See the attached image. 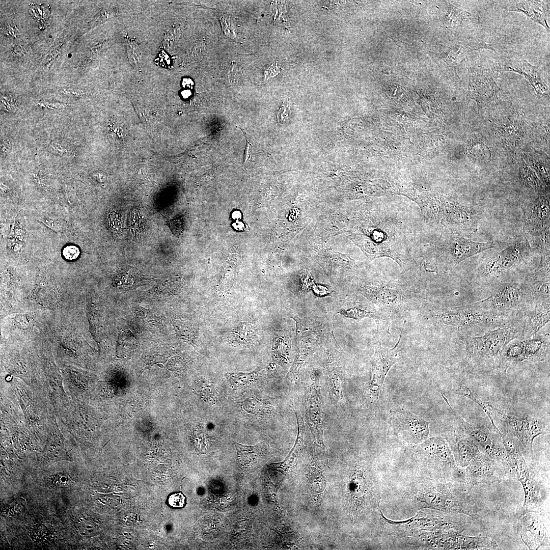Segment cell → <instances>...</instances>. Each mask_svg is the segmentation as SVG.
<instances>
[{
  "mask_svg": "<svg viewBox=\"0 0 550 550\" xmlns=\"http://www.w3.org/2000/svg\"><path fill=\"white\" fill-rule=\"evenodd\" d=\"M471 487L465 483L436 481L411 468L394 469L382 485L383 510L410 517L419 510L430 509L477 518L480 507Z\"/></svg>",
  "mask_w": 550,
  "mask_h": 550,
  "instance_id": "6da1fadb",
  "label": "cell"
},
{
  "mask_svg": "<svg viewBox=\"0 0 550 550\" xmlns=\"http://www.w3.org/2000/svg\"><path fill=\"white\" fill-rule=\"evenodd\" d=\"M410 466L422 475L442 482L465 483V468L458 466L451 449L443 436L428 438L423 442L409 446Z\"/></svg>",
  "mask_w": 550,
  "mask_h": 550,
  "instance_id": "7a4b0ae2",
  "label": "cell"
},
{
  "mask_svg": "<svg viewBox=\"0 0 550 550\" xmlns=\"http://www.w3.org/2000/svg\"><path fill=\"white\" fill-rule=\"evenodd\" d=\"M496 245L492 241H474L460 233L445 230L438 240L428 247L429 258L426 261L433 262L437 267L450 270L464 260Z\"/></svg>",
  "mask_w": 550,
  "mask_h": 550,
  "instance_id": "3957f363",
  "label": "cell"
},
{
  "mask_svg": "<svg viewBox=\"0 0 550 550\" xmlns=\"http://www.w3.org/2000/svg\"><path fill=\"white\" fill-rule=\"evenodd\" d=\"M519 333L517 328L507 325L498 327L482 336L470 337L465 341L466 356L478 367L499 366L502 364L504 350Z\"/></svg>",
  "mask_w": 550,
  "mask_h": 550,
  "instance_id": "277c9868",
  "label": "cell"
},
{
  "mask_svg": "<svg viewBox=\"0 0 550 550\" xmlns=\"http://www.w3.org/2000/svg\"><path fill=\"white\" fill-rule=\"evenodd\" d=\"M486 405L493 421L496 422V426L499 425L501 433L516 438L525 452L532 456L533 441L539 435L549 432V423L528 416L519 418L508 415L489 402H486Z\"/></svg>",
  "mask_w": 550,
  "mask_h": 550,
  "instance_id": "5b68a950",
  "label": "cell"
},
{
  "mask_svg": "<svg viewBox=\"0 0 550 550\" xmlns=\"http://www.w3.org/2000/svg\"><path fill=\"white\" fill-rule=\"evenodd\" d=\"M388 434L404 441L409 446L418 445L428 438L429 422L403 409L391 410Z\"/></svg>",
  "mask_w": 550,
  "mask_h": 550,
  "instance_id": "8992f818",
  "label": "cell"
},
{
  "mask_svg": "<svg viewBox=\"0 0 550 550\" xmlns=\"http://www.w3.org/2000/svg\"><path fill=\"white\" fill-rule=\"evenodd\" d=\"M445 325L459 328H472L505 324L507 315L478 309L467 306L446 309L438 315Z\"/></svg>",
  "mask_w": 550,
  "mask_h": 550,
  "instance_id": "52a82bcc",
  "label": "cell"
},
{
  "mask_svg": "<svg viewBox=\"0 0 550 550\" xmlns=\"http://www.w3.org/2000/svg\"><path fill=\"white\" fill-rule=\"evenodd\" d=\"M527 297H530L524 284L505 283L498 286L488 297L468 305L493 313L508 315L516 310Z\"/></svg>",
  "mask_w": 550,
  "mask_h": 550,
  "instance_id": "ba28073f",
  "label": "cell"
},
{
  "mask_svg": "<svg viewBox=\"0 0 550 550\" xmlns=\"http://www.w3.org/2000/svg\"><path fill=\"white\" fill-rule=\"evenodd\" d=\"M549 351V336L535 335L522 340L511 341L504 350L502 363L507 368L511 364L529 361L533 362L545 360Z\"/></svg>",
  "mask_w": 550,
  "mask_h": 550,
  "instance_id": "9c48e42d",
  "label": "cell"
},
{
  "mask_svg": "<svg viewBox=\"0 0 550 550\" xmlns=\"http://www.w3.org/2000/svg\"><path fill=\"white\" fill-rule=\"evenodd\" d=\"M442 395L452 411L455 426L478 446L481 452L494 460L500 459L504 450L502 433L492 432L485 427L472 425L465 421L453 409L447 399Z\"/></svg>",
  "mask_w": 550,
  "mask_h": 550,
  "instance_id": "30bf717a",
  "label": "cell"
},
{
  "mask_svg": "<svg viewBox=\"0 0 550 550\" xmlns=\"http://www.w3.org/2000/svg\"><path fill=\"white\" fill-rule=\"evenodd\" d=\"M511 470L480 452L465 468L466 482L472 487L500 482L508 477Z\"/></svg>",
  "mask_w": 550,
  "mask_h": 550,
  "instance_id": "8fae6325",
  "label": "cell"
},
{
  "mask_svg": "<svg viewBox=\"0 0 550 550\" xmlns=\"http://www.w3.org/2000/svg\"><path fill=\"white\" fill-rule=\"evenodd\" d=\"M405 320L402 327L399 340L392 348L376 346L372 358V375L369 390L373 400L378 399L384 379L391 367L399 360L398 347L401 341Z\"/></svg>",
  "mask_w": 550,
  "mask_h": 550,
  "instance_id": "7c38bea8",
  "label": "cell"
},
{
  "mask_svg": "<svg viewBox=\"0 0 550 550\" xmlns=\"http://www.w3.org/2000/svg\"><path fill=\"white\" fill-rule=\"evenodd\" d=\"M318 376L313 377L305 394V410L306 421L314 439L323 445V404Z\"/></svg>",
  "mask_w": 550,
  "mask_h": 550,
  "instance_id": "4fadbf2b",
  "label": "cell"
},
{
  "mask_svg": "<svg viewBox=\"0 0 550 550\" xmlns=\"http://www.w3.org/2000/svg\"><path fill=\"white\" fill-rule=\"evenodd\" d=\"M468 100L473 99L479 106L487 105L497 100L500 89L488 70L479 68L469 70Z\"/></svg>",
  "mask_w": 550,
  "mask_h": 550,
  "instance_id": "5bb4252c",
  "label": "cell"
},
{
  "mask_svg": "<svg viewBox=\"0 0 550 550\" xmlns=\"http://www.w3.org/2000/svg\"><path fill=\"white\" fill-rule=\"evenodd\" d=\"M517 529L522 541L530 549H538L549 545V535L540 512H528L520 514Z\"/></svg>",
  "mask_w": 550,
  "mask_h": 550,
  "instance_id": "9a60e30c",
  "label": "cell"
},
{
  "mask_svg": "<svg viewBox=\"0 0 550 550\" xmlns=\"http://www.w3.org/2000/svg\"><path fill=\"white\" fill-rule=\"evenodd\" d=\"M528 243L522 240L514 242L490 258L481 272L486 277L499 276L518 264L528 249Z\"/></svg>",
  "mask_w": 550,
  "mask_h": 550,
  "instance_id": "2e32d148",
  "label": "cell"
},
{
  "mask_svg": "<svg viewBox=\"0 0 550 550\" xmlns=\"http://www.w3.org/2000/svg\"><path fill=\"white\" fill-rule=\"evenodd\" d=\"M448 443L456 464L465 468L481 452L478 446L458 427L447 431L443 434Z\"/></svg>",
  "mask_w": 550,
  "mask_h": 550,
  "instance_id": "e0dca14e",
  "label": "cell"
},
{
  "mask_svg": "<svg viewBox=\"0 0 550 550\" xmlns=\"http://www.w3.org/2000/svg\"><path fill=\"white\" fill-rule=\"evenodd\" d=\"M362 293L374 304L384 310H397L404 301L400 290L386 281L366 286Z\"/></svg>",
  "mask_w": 550,
  "mask_h": 550,
  "instance_id": "ac0fdd59",
  "label": "cell"
},
{
  "mask_svg": "<svg viewBox=\"0 0 550 550\" xmlns=\"http://www.w3.org/2000/svg\"><path fill=\"white\" fill-rule=\"evenodd\" d=\"M494 70L498 72L512 71L522 75L529 80L537 93L547 94V87L542 80V71L539 66H533L524 60L511 59L497 63Z\"/></svg>",
  "mask_w": 550,
  "mask_h": 550,
  "instance_id": "d6986e66",
  "label": "cell"
},
{
  "mask_svg": "<svg viewBox=\"0 0 550 550\" xmlns=\"http://www.w3.org/2000/svg\"><path fill=\"white\" fill-rule=\"evenodd\" d=\"M524 492V502L520 514L528 512H539L543 500L541 494L543 480L532 466L529 474L519 481Z\"/></svg>",
  "mask_w": 550,
  "mask_h": 550,
  "instance_id": "ffe728a7",
  "label": "cell"
},
{
  "mask_svg": "<svg viewBox=\"0 0 550 550\" xmlns=\"http://www.w3.org/2000/svg\"><path fill=\"white\" fill-rule=\"evenodd\" d=\"M549 203L544 197L538 198L524 212L526 229L534 234L549 228Z\"/></svg>",
  "mask_w": 550,
  "mask_h": 550,
  "instance_id": "44dd1931",
  "label": "cell"
},
{
  "mask_svg": "<svg viewBox=\"0 0 550 550\" xmlns=\"http://www.w3.org/2000/svg\"><path fill=\"white\" fill-rule=\"evenodd\" d=\"M509 11L524 13L535 22L542 25L549 33L547 24V14L549 11L548 3L541 1H511L508 6Z\"/></svg>",
  "mask_w": 550,
  "mask_h": 550,
  "instance_id": "7402d4cb",
  "label": "cell"
},
{
  "mask_svg": "<svg viewBox=\"0 0 550 550\" xmlns=\"http://www.w3.org/2000/svg\"><path fill=\"white\" fill-rule=\"evenodd\" d=\"M550 320L549 302H537L534 307L526 314L522 334L525 338L537 335Z\"/></svg>",
  "mask_w": 550,
  "mask_h": 550,
  "instance_id": "603a6c76",
  "label": "cell"
},
{
  "mask_svg": "<svg viewBox=\"0 0 550 550\" xmlns=\"http://www.w3.org/2000/svg\"><path fill=\"white\" fill-rule=\"evenodd\" d=\"M297 424V434L294 445L285 460L278 464V468L286 473L292 469L297 463L300 453L304 445L305 425L302 418L298 413H296Z\"/></svg>",
  "mask_w": 550,
  "mask_h": 550,
  "instance_id": "cb8c5ba5",
  "label": "cell"
},
{
  "mask_svg": "<svg viewBox=\"0 0 550 550\" xmlns=\"http://www.w3.org/2000/svg\"><path fill=\"white\" fill-rule=\"evenodd\" d=\"M316 348V344L311 339L306 342L301 339L298 342L296 357L288 374L289 378H293L297 375L300 369L310 358Z\"/></svg>",
  "mask_w": 550,
  "mask_h": 550,
  "instance_id": "d4e9b609",
  "label": "cell"
},
{
  "mask_svg": "<svg viewBox=\"0 0 550 550\" xmlns=\"http://www.w3.org/2000/svg\"><path fill=\"white\" fill-rule=\"evenodd\" d=\"M340 313L346 317L355 320H360L366 317L372 318L375 321L378 329H383L388 327L387 326L388 324L387 317L376 311H370L358 307H353L346 310H342L340 312Z\"/></svg>",
  "mask_w": 550,
  "mask_h": 550,
  "instance_id": "484cf974",
  "label": "cell"
},
{
  "mask_svg": "<svg viewBox=\"0 0 550 550\" xmlns=\"http://www.w3.org/2000/svg\"><path fill=\"white\" fill-rule=\"evenodd\" d=\"M238 459L240 464L248 467L255 462L259 456V450L257 446H247L234 442Z\"/></svg>",
  "mask_w": 550,
  "mask_h": 550,
  "instance_id": "4316f807",
  "label": "cell"
},
{
  "mask_svg": "<svg viewBox=\"0 0 550 550\" xmlns=\"http://www.w3.org/2000/svg\"><path fill=\"white\" fill-rule=\"evenodd\" d=\"M448 21L450 24L467 25L479 23V17L476 15L455 7L449 9Z\"/></svg>",
  "mask_w": 550,
  "mask_h": 550,
  "instance_id": "83f0119b",
  "label": "cell"
},
{
  "mask_svg": "<svg viewBox=\"0 0 550 550\" xmlns=\"http://www.w3.org/2000/svg\"><path fill=\"white\" fill-rule=\"evenodd\" d=\"M456 393L469 399L473 400L476 404H477L484 411L486 415L490 420L493 429L494 431L502 433L498 427L496 426L494 421L490 415V414L487 408L486 405V402L483 401L474 392L472 391L469 388L465 386H461L458 388L456 391Z\"/></svg>",
  "mask_w": 550,
  "mask_h": 550,
  "instance_id": "f1b7e54d",
  "label": "cell"
},
{
  "mask_svg": "<svg viewBox=\"0 0 550 550\" xmlns=\"http://www.w3.org/2000/svg\"><path fill=\"white\" fill-rule=\"evenodd\" d=\"M107 134L111 141L116 145H121L124 141L125 130L123 126L114 119L109 120L107 124Z\"/></svg>",
  "mask_w": 550,
  "mask_h": 550,
  "instance_id": "f546056e",
  "label": "cell"
},
{
  "mask_svg": "<svg viewBox=\"0 0 550 550\" xmlns=\"http://www.w3.org/2000/svg\"><path fill=\"white\" fill-rule=\"evenodd\" d=\"M328 381L330 389L335 397L339 400L343 399L342 390L341 379L338 372L335 369H329Z\"/></svg>",
  "mask_w": 550,
  "mask_h": 550,
  "instance_id": "4dcf8cb0",
  "label": "cell"
},
{
  "mask_svg": "<svg viewBox=\"0 0 550 550\" xmlns=\"http://www.w3.org/2000/svg\"><path fill=\"white\" fill-rule=\"evenodd\" d=\"M229 374V381L233 388H237L246 384L255 378L257 375L256 372L251 373H234Z\"/></svg>",
  "mask_w": 550,
  "mask_h": 550,
  "instance_id": "1f68e13d",
  "label": "cell"
},
{
  "mask_svg": "<svg viewBox=\"0 0 550 550\" xmlns=\"http://www.w3.org/2000/svg\"><path fill=\"white\" fill-rule=\"evenodd\" d=\"M127 51L130 63L134 67L139 66L142 60V53L139 46L134 42L128 43Z\"/></svg>",
  "mask_w": 550,
  "mask_h": 550,
  "instance_id": "d6a6232c",
  "label": "cell"
},
{
  "mask_svg": "<svg viewBox=\"0 0 550 550\" xmlns=\"http://www.w3.org/2000/svg\"><path fill=\"white\" fill-rule=\"evenodd\" d=\"M107 223L108 227L113 232L119 233L122 232V221L119 213L114 210L111 211L107 215Z\"/></svg>",
  "mask_w": 550,
  "mask_h": 550,
  "instance_id": "836d02e7",
  "label": "cell"
},
{
  "mask_svg": "<svg viewBox=\"0 0 550 550\" xmlns=\"http://www.w3.org/2000/svg\"><path fill=\"white\" fill-rule=\"evenodd\" d=\"M169 506L175 508L183 507L186 503V498L181 492H176L169 496L168 499Z\"/></svg>",
  "mask_w": 550,
  "mask_h": 550,
  "instance_id": "e575fe53",
  "label": "cell"
},
{
  "mask_svg": "<svg viewBox=\"0 0 550 550\" xmlns=\"http://www.w3.org/2000/svg\"><path fill=\"white\" fill-rule=\"evenodd\" d=\"M79 531L82 535L91 537L96 534L97 528L93 522L84 521L79 524Z\"/></svg>",
  "mask_w": 550,
  "mask_h": 550,
  "instance_id": "d590c367",
  "label": "cell"
},
{
  "mask_svg": "<svg viewBox=\"0 0 550 550\" xmlns=\"http://www.w3.org/2000/svg\"><path fill=\"white\" fill-rule=\"evenodd\" d=\"M167 225L174 235H180L183 230L184 221L181 217L169 220L167 222Z\"/></svg>",
  "mask_w": 550,
  "mask_h": 550,
  "instance_id": "8d00e7d4",
  "label": "cell"
},
{
  "mask_svg": "<svg viewBox=\"0 0 550 550\" xmlns=\"http://www.w3.org/2000/svg\"><path fill=\"white\" fill-rule=\"evenodd\" d=\"M290 114V106L286 101H284L281 106L277 114L278 121L281 124L286 123Z\"/></svg>",
  "mask_w": 550,
  "mask_h": 550,
  "instance_id": "74e56055",
  "label": "cell"
},
{
  "mask_svg": "<svg viewBox=\"0 0 550 550\" xmlns=\"http://www.w3.org/2000/svg\"><path fill=\"white\" fill-rule=\"evenodd\" d=\"M141 219V216L138 211L131 212L129 219V227L132 231H135L140 228V227H141V223H142Z\"/></svg>",
  "mask_w": 550,
  "mask_h": 550,
  "instance_id": "f35d334b",
  "label": "cell"
},
{
  "mask_svg": "<svg viewBox=\"0 0 550 550\" xmlns=\"http://www.w3.org/2000/svg\"><path fill=\"white\" fill-rule=\"evenodd\" d=\"M79 250L75 246L69 245L66 246L63 251V255L68 260L76 259L79 255Z\"/></svg>",
  "mask_w": 550,
  "mask_h": 550,
  "instance_id": "ab89813d",
  "label": "cell"
},
{
  "mask_svg": "<svg viewBox=\"0 0 550 550\" xmlns=\"http://www.w3.org/2000/svg\"><path fill=\"white\" fill-rule=\"evenodd\" d=\"M301 282L302 284V289L306 290H309L314 284L310 273L306 271L302 274Z\"/></svg>",
  "mask_w": 550,
  "mask_h": 550,
  "instance_id": "60d3db41",
  "label": "cell"
},
{
  "mask_svg": "<svg viewBox=\"0 0 550 550\" xmlns=\"http://www.w3.org/2000/svg\"><path fill=\"white\" fill-rule=\"evenodd\" d=\"M140 314L143 317L142 318L148 323L149 324H152L153 325H157L158 324V320H157L156 317L154 316L152 313L145 310L141 311Z\"/></svg>",
  "mask_w": 550,
  "mask_h": 550,
  "instance_id": "b9f144b4",
  "label": "cell"
},
{
  "mask_svg": "<svg viewBox=\"0 0 550 550\" xmlns=\"http://www.w3.org/2000/svg\"><path fill=\"white\" fill-rule=\"evenodd\" d=\"M312 288L314 293L318 296H323L329 293L326 287L320 285L314 284Z\"/></svg>",
  "mask_w": 550,
  "mask_h": 550,
  "instance_id": "7bdbcfd3",
  "label": "cell"
},
{
  "mask_svg": "<svg viewBox=\"0 0 550 550\" xmlns=\"http://www.w3.org/2000/svg\"><path fill=\"white\" fill-rule=\"evenodd\" d=\"M243 134H244L246 140V144L245 148L244 154V162H248L251 158V154L252 152V146L251 143L248 140V137L246 134L244 133H243Z\"/></svg>",
  "mask_w": 550,
  "mask_h": 550,
  "instance_id": "ee69618b",
  "label": "cell"
},
{
  "mask_svg": "<svg viewBox=\"0 0 550 550\" xmlns=\"http://www.w3.org/2000/svg\"><path fill=\"white\" fill-rule=\"evenodd\" d=\"M55 478L54 482L58 485H65L68 481V478L65 475H58Z\"/></svg>",
  "mask_w": 550,
  "mask_h": 550,
  "instance_id": "f6af8a7d",
  "label": "cell"
},
{
  "mask_svg": "<svg viewBox=\"0 0 550 550\" xmlns=\"http://www.w3.org/2000/svg\"><path fill=\"white\" fill-rule=\"evenodd\" d=\"M51 148L55 151L59 153H65L67 152V150L66 148L62 146L61 144L58 143H54L50 146Z\"/></svg>",
  "mask_w": 550,
  "mask_h": 550,
  "instance_id": "bcb514c9",
  "label": "cell"
},
{
  "mask_svg": "<svg viewBox=\"0 0 550 550\" xmlns=\"http://www.w3.org/2000/svg\"><path fill=\"white\" fill-rule=\"evenodd\" d=\"M40 104L42 105V106H44L45 107H48V108H59V107H63V106H65V105H64V104H60V103H48V102L40 103Z\"/></svg>",
  "mask_w": 550,
  "mask_h": 550,
  "instance_id": "7dc6e473",
  "label": "cell"
},
{
  "mask_svg": "<svg viewBox=\"0 0 550 550\" xmlns=\"http://www.w3.org/2000/svg\"><path fill=\"white\" fill-rule=\"evenodd\" d=\"M62 91L66 94H71L74 96H80L81 93L80 90L76 89H63Z\"/></svg>",
  "mask_w": 550,
  "mask_h": 550,
  "instance_id": "c3c4849f",
  "label": "cell"
},
{
  "mask_svg": "<svg viewBox=\"0 0 550 550\" xmlns=\"http://www.w3.org/2000/svg\"><path fill=\"white\" fill-rule=\"evenodd\" d=\"M182 85L183 87L190 88L194 85V82L191 79L184 78L182 80Z\"/></svg>",
  "mask_w": 550,
  "mask_h": 550,
  "instance_id": "681fc988",
  "label": "cell"
},
{
  "mask_svg": "<svg viewBox=\"0 0 550 550\" xmlns=\"http://www.w3.org/2000/svg\"><path fill=\"white\" fill-rule=\"evenodd\" d=\"M181 95L183 98L186 99L191 95V93L189 90H186L181 92Z\"/></svg>",
  "mask_w": 550,
  "mask_h": 550,
  "instance_id": "f907efd6",
  "label": "cell"
},
{
  "mask_svg": "<svg viewBox=\"0 0 550 550\" xmlns=\"http://www.w3.org/2000/svg\"><path fill=\"white\" fill-rule=\"evenodd\" d=\"M232 217L235 219H238L241 217L240 212L239 211H235L232 214Z\"/></svg>",
  "mask_w": 550,
  "mask_h": 550,
  "instance_id": "816d5d0a",
  "label": "cell"
},
{
  "mask_svg": "<svg viewBox=\"0 0 550 550\" xmlns=\"http://www.w3.org/2000/svg\"><path fill=\"white\" fill-rule=\"evenodd\" d=\"M233 226H238L239 227H240V230H242L243 229V224L241 222H237L236 223H235V224L233 225Z\"/></svg>",
  "mask_w": 550,
  "mask_h": 550,
  "instance_id": "f5cc1de1",
  "label": "cell"
}]
</instances>
